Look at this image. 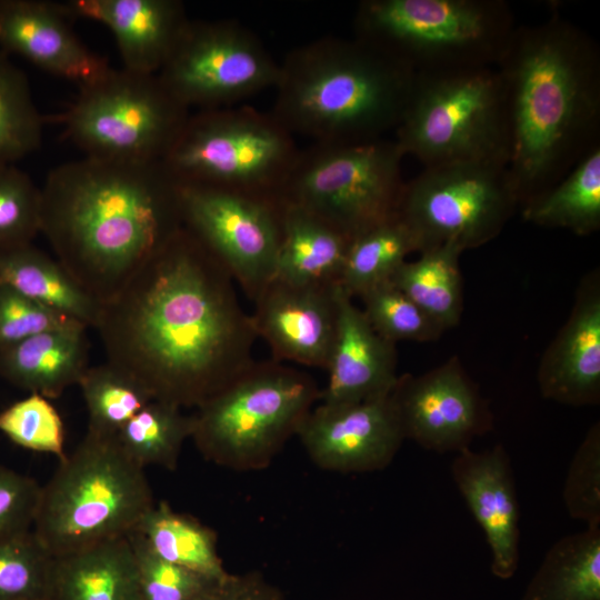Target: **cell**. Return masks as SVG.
I'll list each match as a JSON object with an SVG mask.
<instances>
[{
	"label": "cell",
	"mask_w": 600,
	"mask_h": 600,
	"mask_svg": "<svg viewBox=\"0 0 600 600\" xmlns=\"http://www.w3.org/2000/svg\"><path fill=\"white\" fill-rule=\"evenodd\" d=\"M226 268L183 226L101 307L107 362L197 408L252 362L257 334Z\"/></svg>",
	"instance_id": "1"
},
{
	"label": "cell",
	"mask_w": 600,
	"mask_h": 600,
	"mask_svg": "<svg viewBox=\"0 0 600 600\" xmlns=\"http://www.w3.org/2000/svg\"><path fill=\"white\" fill-rule=\"evenodd\" d=\"M183 227L180 183L161 161L84 157L41 187V228L57 260L101 304Z\"/></svg>",
	"instance_id": "2"
},
{
	"label": "cell",
	"mask_w": 600,
	"mask_h": 600,
	"mask_svg": "<svg viewBox=\"0 0 600 600\" xmlns=\"http://www.w3.org/2000/svg\"><path fill=\"white\" fill-rule=\"evenodd\" d=\"M494 68L507 116V169L521 208L600 143V51L586 31L554 14L517 26Z\"/></svg>",
	"instance_id": "3"
},
{
	"label": "cell",
	"mask_w": 600,
	"mask_h": 600,
	"mask_svg": "<svg viewBox=\"0 0 600 600\" xmlns=\"http://www.w3.org/2000/svg\"><path fill=\"white\" fill-rule=\"evenodd\" d=\"M416 74L352 37H323L280 62L270 111L293 136L363 143L396 130Z\"/></svg>",
	"instance_id": "4"
},
{
	"label": "cell",
	"mask_w": 600,
	"mask_h": 600,
	"mask_svg": "<svg viewBox=\"0 0 600 600\" xmlns=\"http://www.w3.org/2000/svg\"><path fill=\"white\" fill-rule=\"evenodd\" d=\"M502 0H363L354 38L414 74L494 68L516 30Z\"/></svg>",
	"instance_id": "5"
},
{
	"label": "cell",
	"mask_w": 600,
	"mask_h": 600,
	"mask_svg": "<svg viewBox=\"0 0 600 600\" xmlns=\"http://www.w3.org/2000/svg\"><path fill=\"white\" fill-rule=\"evenodd\" d=\"M153 503L144 469L117 438L87 432L41 487L32 531L59 557L127 536Z\"/></svg>",
	"instance_id": "6"
},
{
	"label": "cell",
	"mask_w": 600,
	"mask_h": 600,
	"mask_svg": "<svg viewBox=\"0 0 600 600\" xmlns=\"http://www.w3.org/2000/svg\"><path fill=\"white\" fill-rule=\"evenodd\" d=\"M321 398L309 373L273 359L253 362L192 413L201 454L234 470L266 468Z\"/></svg>",
	"instance_id": "7"
},
{
	"label": "cell",
	"mask_w": 600,
	"mask_h": 600,
	"mask_svg": "<svg viewBox=\"0 0 600 600\" xmlns=\"http://www.w3.org/2000/svg\"><path fill=\"white\" fill-rule=\"evenodd\" d=\"M299 150L271 112L232 106L190 112L160 161L180 184L280 198Z\"/></svg>",
	"instance_id": "8"
},
{
	"label": "cell",
	"mask_w": 600,
	"mask_h": 600,
	"mask_svg": "<svg viewBox=\"0 0 600 600\" xmlns=\"http://www.w3.org/2000/svg\"><path fill=\"white\" fill-rule=\"evenodd\" d=\"M393 139L423 168L470 161L508 164L504 98L496 68L416 74Z\"/></svg>",
	"instance_id": "9"
},
{
	"label": "cell",
	"mask_w": 600,
	"mask_h": 600,
	"mask_svg": "<svg viewBox=\"0 0 600 600\" xmlns=\"http://www.w3.org/2000/svg\"><path fill=\"white\" fill-rule=\"evenodd\" d=\"M404 157L393 138L312 142L299 150L280 199L309 210L352 240L397 214Z\"/></svg>",
	"instance_id": "10"
},
{
	"label": "cell",
	"mask_w": 600,
	"mask_h": 600,
	"mask_svg": "<svg viewBox=\"0 0 600 600\" xmlns=\"http://www.w3.org/2000/svg\"><path fill=\"white\" fill-rule=\"evenodd\" d=\"M190 112L157 74L110 68L80 87L54 121L84 157L154 162L168 151Z\"/></svg>",
	"instance_id": "11"
},
{
	"label": "cell",
	"mask_w": 600,
	"mask_h": 600,
	"mask_svg": "<svg viewBox=\"0 0 600 600\" xmlns=\"http://www.w3.org/2000/svg\"><path fill=\"white\" fill-rule=\"evenodd\" d=\"M517 208L507 164L470 161L423 168L404 182L397 213L419 252L446 243L464 251L497 238Z\"/></svg>",
	"instance_id": "12"
},
{
	"label": "cell",
	"mask_w": 600,
	"mask_h": 600,
	"mask_svg": "<svg viewBox=\"0 0 600 600\" xmlns=\"http://www.w3.org/2000/svg\"><path fill=\"white\" fill-rule=\"evenodd\" d=\"M280 72L259 37L236 20L189 21L157 73L182 106L209 110L236 106L274 89Z\"/></svg>",
	"instance_id": "13"
},
{
	"label": "cell",
	"mask_w": 600,
	"mask_h": 600,
	"mask_svg": "<svg viewBox=\"0 0 600 600\" xmlns=\"http://www.w3.org/2000/svg\"><path fill=\"white\" fill-rule=\"evenodd\" d=\"M183 226L256 301L276 276L281 200L180 184Z\"/></svg>",
	"instance_id": "14"
},
{
	"label": "cell",
	"mask_w": 600,
	"mask_h": 600,
	"mask_svg": "<svg viewBox=\"0 0 600 600\" xmlns=\"http://www.w3.org/2000/svg\"><path fill=\"white\" fill-rule=\"evenodd\" d=\"M390 398L404 440L430 451L461 452L492 428L490 409L457 357L399 376Z\"/></svg>",
	"instance_id": "15"
},
{
	"label": "cell",
	"mask_w": 600,
	"mask_h": 600,
	"mask_svg": "<svg viewBox=\"0 0 600 600\" xmlns=\"http://www.w3.org/2000/svg\"><path fill=\"white\" fill-rule=\"evenodd\" d=\"M297 436L318 467L342 473L384 469L404 440L390 394L352 404L320 403Z\"/></svg>",
	"instance_id": "16"
},
{
	"label": "cell",
	"mask_w": 600,
	"mask_h": 600,
	"mask_svg": "<svg viewBox=\"0 0 600 600\" xmlns=\"http://www.w3.org/2000/svg\"><path fill=\"white\" fill-rule=\"evenodd\" d=\"M339 286H304L273 278L250 316L272 359L327 368L338 320Z\"/></svg>",
	"instance_id": "17"
},
{
	"label": "cell",
	"mask_w": 600,
	"mask_h": 600,
	"mask_svg": "<svg viewBox=\"0 0 600 600\" xmlns=\"http://www.w3.org/2000/svg\"><path fill=\"white\" fill-rule=\"evenodd\" d=\"M69 19L60 2L0 0V50L80 88L110 67L79 39Z\"/></svg>",
	"instance_id": "18"
},
{
	"label": "cell",
	"mask_w": 600,
	"mask_h": 600,
	"mask_svg": "<svg viewBox=\"0 0 600 600\" xmlns=\"http://www.w3.org/2000/svg\"><path fill=\"white\" fill-rule=\"evenodd\" d=\"M453 481L482 528L491 550V572L507 580L519 564V503L509 454L501 443L456 453Z\"/></svg>",
	"instance_id": "19"
},
{
	"label": "cell",
	"mask_w": 600,
	"mask_h": 600,
	"mask_svg": "<svg viewBox=\"0 0 600 600\" xmlns=\"http://www.w3.org/2000/svg\"><path fill=\"white\" fill-rule=\"evenodd\" d=\"M538 386L544 399L581 407L600 402V276L581 280L569 318L543 352Z\"/></svg>",
	"instance_id": "20"
},
{
	"label": "cell",
	"mask_w": 600,
	"mask_h": 600,
	"mask_svg": "<svg viewBox=\"0 0 600 600\" xmlns=\"http://www.w3.org/2000/svg\"><path fill=\"white\" fill-rule=\"evenodd\" d=\"M397 361L396 343L378 334L339 287L337 329L321 403L352 404L390 394L399 377Z\"/></svg>",
	"instance_id": "21"
},
{
	"label": "cell",
	"mask_w": 600,
	"mask_h": 600,
	"mask_svg": "<svg viewBox=\"0 0 600 600\" xmlns=\"http://www.w3.org/2000/svg\"><path fill=\"white\" fill-rule=\"evenodd\" d=\"M70 18L106 26L114 36L123 69L157 74L189 23L179 0H70Z\"/></svg>",
	"instance_id": "22"
},
{
	"label": "cell",
	"mask_w": 600,
	"mask_h": 600,
	"mask_svg": "<svg viewBox=\"0 0 600 600\" xmlns=\"http://www.w3.org/2000/svg\"><path fill=\"white\" fill-rule=\"evenodd\" d=\"M86 331L82 324L50 330L0 350V376L30 393L59 398L89 368Z\"/></svg>",
	"instance_id": "23"
},
{
	"label": "cell",
	"mask_w": 600,
	"mask_h": 600,
	"mask_svg": "<svg viewBox=\"0 0 600 600\" xmlns=\"http://www.w3.org/2000/svg\"><path fill=\"white\" fill-rule=\"evenodd\" d=\"M350 242L349 237L320 217L281 200L274 278L304 286H339Z\"/></svg>",
	"instance_id": "24"
},
{
	"label": "cell",
	"mask_w": 600,
	"mask_h": 600,
	"mask_svg": "<svg viewBox=\"0 0 600 600\" xmlns=\"http://www.w3.org/2000/svg\"><path fill=\"white\" fill-rule=\"evenodd\" d=\"M49 600H140L128 537L54 557Z\"/></svg>",
	"instance_id": "25"
},
{
	"label": "cell",
	"mask_w": 600,
	"mask_h": 600,
	"mask_svg": "<svg viewBox=\"0 0 600 600\" xmlns=\"http://www.w3.org/2000/svg\"><path fill=\"white\" fill-rule=\"evenodd\" d=\"M0 282L87 328L98 326L102 304L32 243L0 253Z\"/></svg>",
	"instance_id": "26"
},
{
	"label": "cell",
	"mask_w": 600,
	"mask_h": 600,
	"mask_svg": "<svg viewBox=\"0 0 600 600\" xmlns=\"http://www.w3.org/2000/svg\"><path fill=\"white\" fill-rule=\"evenodd\" d=\"M521 600H600V527L556 541Z\"/></svg>",
	"instance_id": "27"
},
{
	"label": "cell",
	"mask_w": 600,
	"mask_h": 600,
	"mask_svg": "<svg viewBox=\"0 0 600 600\" xmlns=\"http://www.w3.org/2000/svg\"><path fill=\"white\" fill-rule=\"evenodd\" d=\"M523 220L578 236L600 229V143L559 182L521 207Z\"/></svg>",
	"instance_id": "28"
},
{
	"label": "cell",
	"mask_w": 600,
	"mask_h": 600,
	"mask_svg": "<svg viewBox=\"0 0 600 600\" xmlns=\"http://www.w3.org/2000/svg\"><path fill=\"white\" fill-rule=\"evenodd\" d=\"M463 250L446 243L404 261L390 281L444 330L457 326L463 311L459 258Z\"/></svg>",
	"instance_id": "29"
},
{
	"label": "cell",
	"mask_w": 600,
	"mask_h": 600,
	"mask_svg": "<svg viewBox=\"0 0 600 600\" xmlns=\"http://www.w3.org/2000/svg\"><path fill=\"white\" fill-rule=\"evenodd\" d=\"M161 559L212 579L229 572L218 554L216 532L167 501L153 503L133 529Z\"/></svg>",
	"instance_id": "30"
},
{
	"label": "cell",
	"mask_w": 600,
	"mask_h": 600,
	"mask_svg": "<svg viewBox=\"0 0 600 600\" xmlns=\"http://www.w3.org/2000/svg\"><path fill=\"white\" fill-rule=\"evenodd\" d=\"M419 253V244L398 216L372 227L350 242L339 287L353 298L390 281L407 257Z\"/></svg>",
	"instance_id": "31"
},
{
	"label": "cell",
	"mask_w": 600,
	"mask_h": 600,
	"mask_svg": "<svg viewBox=\"0 0 600 600\" xmlns=\"http://www.w3.org/2000/svg\"><path fill=\"white\" fill-rule=\"evenodd\" d=\"M192 427V414H184L172 403L151 400L116 438L126 456L139 467L159 466L173 471Z\"/></svg>",
	"instance_id": "32"
},
{
	"label": "cell",
	"mask_w": 600,
	"mask_h": 600,
	"mask_svg": "<svg viewBox=\"0 0 600 600\" xmlns=\"http://www.w3.org/2000/svg\"><path fill=\"white\" fill-rule=\"evenodd\" d=\"M78 386L89 414L87 432L116 437L122 427L153 400L133 377L111 363L89 367Z\"/></svg>",
	"instance_id": "33"
},
{
	"label": "cell",
	"mask_w": 600,
	"mask_h": 600,
	"mask_svg": "<svg viewBox=\"0 0 600 600\" xmlns=\"http://www.w3.org/2000/svg\"><path fill=\"white\" fill-rule=\"evenodd\" d=\"M44 122L26 74L0 50V166L39 149Z\"/></svg>",
	"instance_id": "34"
},
{
	"label": "cell",
	"mask_w": 600,
	"mask_h": 600,
	"mask_svg": "<svg viewBox=\"0 0 600 600\" xmlns=\"http://www.w3.org/2000/svg\"><path fill=\"white\" fill-rule=\"evenodd\" d=\"M53 559L32 530L0 538V600H49Z\"/></svg>",
	"instance_id": "35"
},
{
	"label": "cell",
	"mask_w": 600,
	"mask_h": 600,
	"mask_svg": "<svg viewBox=\"0 0 600 600\" xmlns=\"http://www.w3.org/2000/svg\"><path fill=\"white\" fill-rule=\"evenodd\" d=\"M361 309L374 331L388 341H434L446 331L391 281L359 297Z\"/></svg>",
	"instance_id": "36"
},
{
	"label": "cell",
	"mask_w": 600,
	"mask_h": 600,
	"mask_svg": "<svg viewBox=\"0 0 600 600\" xmlns=\"http://www.w3.org/2000/svg\"><path fill=\"white\" fill-rule=\"evenodd\" d=\"M41 228V188L14 164L0 166V253L32 243Z\"/></svg>",
	"instance_id": "37"
},
{
	"label": "cell",
	"mask_w": 600,
	"mask_h": 600,
	"mask_svg": "<svg viewBox=\"0 0 600 600\" xmlns=\"http://www.w3.org/2000/svg\"><path fill=\"white\" fill-rule=\"evenodd\" d=\"M0 432L29 450L66 458L63 422L49 399L30 393L0 412Z\"/></svg>",
	"instance_id": "38"
},
{
	"label": "cell",
	"mask_w": 600,
	"mask_h": 600,
	"mask_svg": "<svg viewBox=\"0 0 600 600\" xmlns=\"http://www.w3.org/2000/svg\"><path fill=\"white\" fill-rule=\"evenodd\" d=\"M127 537L137 563L140 600H198L220 580L161 559L134 530Z\"/></svg>",
	"instance_id": "39"
},
{
	"label": "cell",
	"mask_w": 600,
	"mask_h": 600,
	"mask_svg": "<svg viewBox=\"0 0 600 600\" xmlns=\"http://www.w3.org/2000/svg\"><path fill=\"white\" fill-rule=\"evenodd\" d=\"M562 499L569 516L587 528L600 527V423L579 444L567 472Z\"/></svg>",
	"instance_id": "40"
},
{
	"label": "cell",
	"mask_w": 600,
	"mask_h": 600,
	"mask_svg": "<svg viewBox=\"0 0 600 600\" xmlns=\"http://www.w3.org/2000/svg\"><path fill=\"white\" fill-rule=\"evenodd\" d=\"M77 324L82 323L40 304L12 287L0 282V350L39 333Z\"/></svg>",
	"instance_id": "41"
},
{
	"label": "cell",
	"mask_w": 600,
	"mask_h": 600,
	"mask_svg": "<svg viewBox=\"0 0 600 600\" xmlns=\"http://www.w3.org/2000/svg\"><path fill=\"white\" fill-rule=\"evenodd\" d=\"M41 487L0 466V538L32 530Z\"/></svg>",
	"instance_id": "42"
},
{
	"label": "cell",
	"mask_w": 600,
	"mask_h": 600,
	"mask_svg": "<svg viewBox=\"0 0 600 600\" xmlns=\"http://www.w3.org/2000/svg\"><path fill=\"white\" fill-rule=\"evenodd\" d=\"M198 600H284L281 591L256 571L217 580Z\"/></svg>",
	"instance_id": "43"
}]
</instances>
